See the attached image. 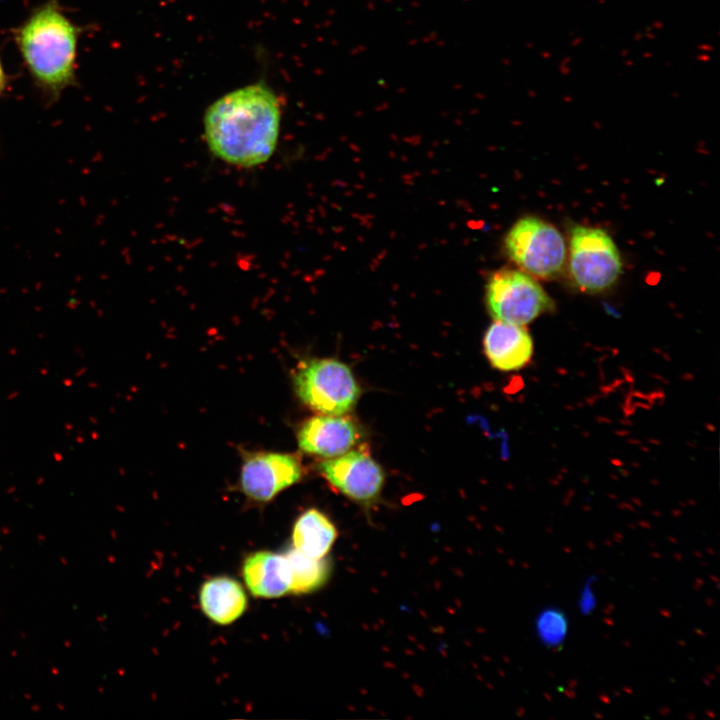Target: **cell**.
Instances as JSON below:
<instances>
[{
	"instance_id": "8992f818",
	"label": "cell",
	"mask_w": 720,
	"mask_h": 720,
	"mask_svg": "<svg viewBox=\"0 0 720 720\" xmlns=\"http://www.w3.org/2000/svg\"><path fill=\"white\" fill-rule=\"evenodd\" d=\"M486 303L495 320L523 326L555 307L532 276L510 268L491 274L486 287Z\"/></svg>"
},
{
	"instance_id": "30bf717a",
	"label": "cell",
	"mask_w": 720,
	"mask_h": 720,
	"mask_svg": "<svg viewBox=\"0 0 720 720\" xmlns=\"http://www.w3.org/2000/svg\"><path fill=\"white\" fill-rule=\"evenodd\" d=\"M483 345L491 365L501 371L523 368L534 351L532 337L523 325L497 320L488 327Z\"/></svg>"
},
{
	"instance_id": "6da1fadb",
	"label": "cell",
	"mask_w": 720,
	"mask_h": 720,
	"mask_svg": "<svg viewBox=\"0 0 720 720\" xmlns=\"http://www.w3.org/2000/svg\"><path fill=\"white\" fill-rule=\"evenodd\" d=\"M280 116L279 100L265 84L231 91L205 112L208 148L217 158L235 166L260 165L277 146Z\"/></svg>"
},
{
	"instance_id": "277c9868",
	"label": "cell",
	"mask_w": 720,
	"mask_h": 720,
	"mask_svg": "<svg viewBox=\"0 0 720 720\" xmlns=\"http://www.w3.org/2000/svg\"><path fill=\"white\" fill-rule=\"evenodd\" d=\"M505 252L522 271L539 279L557 277L566 260L560 232L536 217L518 220L504 239Z\"/></svg>"
},
{
	"instance_id": "9c48e42d",
	"label": "cell",
	"mask_w": 720,
	"mask_h": 720,
	"mask_svg": "<svg viewBox=\"0 0 720 720\" xmlns=\"http://www.w3.org/2000/svg\"><path fill=\"white\" fill-rule=\"evenodd\" d=\"M356 425L340 415H323L307 419L299 428V448L308 454L326 458L340 456L356 444Z\"/></svg>"
},
{
	"instance_id": "3957f363",
	"label": "cell",
	"mask_w": 720,
	"mask_h": 720,
	"mask_svg": "<svg viewBox=\"0 0 720 720\" xmlns=\"http://www.w3.org/2000/svg\"><path fill=\"white\" fill-rule=\"evenodd\" d=\"M297 397L323 415H343L357 403L360 388L350 370L335 359H312L300 365L294 375Z\"/></svg>"
},
{
	"instance_id": "52a82bcc",
	"label": "cell",
	"mask_w": 720,
	"mask_h": 720,
	"mask_svg": "<svg viewBox=\"0 0 720 720\" xmlns=\"http://www.w3.org/2000/svg\"><path fill=\"white\" fill-rule=\"evenodd\" d=\"M302 473L300 461L292 454L272 451L248 453L240 469V488L254 501L269 502L297 483Z\"/></svg>"
},
{
	"instance_id": "2e32d148",
	"label": "cell",
	"mask_w": 720,
	"mask_h": 720,
	"mask_svg": "<svg viewBox=\"0 0 720 720\" xmlns=\"http://www.w3.org/2000/svg\"><path fill=\"white\" fill-rule=\"evenodd\" d=\"M9 87V77L5 70L2 58L0 55V97H2Z\"/></svg>"
},
{
	"instance_id": "7a4b0ae2",
	"label": "cell",
	"mask_w": 720,
	"mask_h": 720,
	"mask_svg": "<svg viewBox=\"0 0 720 720\" xmlns=\"http://www.w3.org/2000/svg\"><path fill=\"white\" fill-rule=\"evenodd\" d=\"M87 26L74 22L59 0L33 7L12 30L24 69L46 104L79 85L78 47Z\"/></svg>"
},
{
	"instance_id": "8fae6325",
	"label": "cell",
	"mask_w": 720,
	"mask_h": 720,
	"mask_svg": "<svg viewBox=\"0 0 720 720\" xmlns=\"http://www.w3.org/2000/svg\"><path fill=\"white\" fill-rule=\"evenodd\" d=\"M242 575L249 591L256 597L277 598L290 590V572L284 554L252 553L243 562Z\"/></svg>"
},
{
	"instance_id": "9a60e30c",
	"label": "cell",
	"mask_w": 720,
	"mask_h": 720,
	"mask_svg": "<svg viewBox=\"0 0 720 720\" xmlns=\"http://www.w3.org/2000/svg\"><path fill=\"white\" fill-rule=\"evenodd\" d=\"M568 623L566 616L556 608L543 610L536 619V632L540 640L547 646H557L567 635Z\"/></svg>"
},
{
	"instance_id": "7c38bea8",
	"label": "cell",
	"mask_w": 720,
	"mask_h": 720,
	"mask_svg": "<svg viewBox=\"0 0 720 720\" xmlns=\"http://www.w3.org/2000/svg\"><path fill=\"white\" fill-rule=\"evenodd\" d=\"M200 606L210 620L227 625L244 613L247 596L237 580L227 576L213 577L201 587Z\"/></svg>"
},
{
	"instance_id": "e0dca14e",
	"label": "cell",
	"mask_w": 720,
	"mask_h": 720,
	"mask_svg": "<svg viewBox=\"0 0 720 720\" xmlns=\"http://www.w3.org/2000/svg\"><path fill=\"white\" fill-rule=\"evenodd\" d=\"M594 599L591 594V590L586 589L581 598V607L584 611H590Z\"/></svg>"
},
{
	"instance_id": "5bb4252c",
	"label": "cell",
	"mask_w": 720,
	"mask_h": 720,
	"mask_svg": "<svg viewBox=\"0 0 720 720\" xmlns=\"http://www.w3.org/2000/svg\"><path fill=\"white\" fill-rule=\"evenodd\" d=\"M284 556L290 572V592L310 593L327 581L329 565L326 559L310 557L295 548L288 550Z\"/></svg>"
},
{
	"instance_id": "5b68a950",
	"label": "cell",
	"mask_w": 720,
	"mask_h": 720,
	"mask_svg": "<svg viewBox=\"0 0 720 720\" xmlns=\"http://www.w3.org/2000/svg\"><path fill=\"white\" fill-rule=\"evenodd\" d=\"M569 268L575 285L597 293L611 287L622 273V260L611 237L599 228L574 226L570 231Z\"/></svg>"
},
{
	"instance_id": "ba28073f",
	"label": "cell",
	"mask_w": 720,
	"mask_h": 720,
	"mask_svg": "<svg viewBox=\"0 0 720 720\" xmlns=\"http://www.w3.org/2000/svg\"><path fill=\"white\" fill-rule=\"evenodd\" d=\"M319 469L337 490L362 503L375 500L384 483L380 465L361 451H347L322 462Z\"/></svg>"
},
{
	"instance_id": "4fadbf2b",
	"label": "cell",
	"mask_w": 720,
	"mask_h": 720,
	"mask_svg": "<svg viewBox=\"0 0 720 720\" xmlns=\"http://www.w3.org/2000/svg\"><path fill=\"white\" fill-rule=\"evenodd\" d=\"M336 538L335 525L315 508L304 511L295 521L292 530L293 548L313 558H324Z\"/></svg>"
}]
</instances>
